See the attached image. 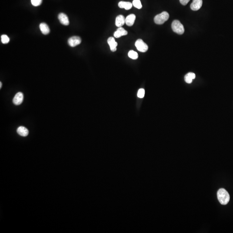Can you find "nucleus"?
<instances>
[{
  "mask_svg": "<svg viewBox=\"0 0 233 233\" xmlns=\"http://www.w3.org/2000/svg\"><path fill=\"white\" fill-rule=\"evenodd\" d=\"M1 41L3 44H7L9 42L10 38L6 35H3L1 36Z\"/></svg>",
  "mask_w": 233,
  "mask_h": 233,
  "instance_id": "6ab92c4d",
  "label": "nucleus"
},
{
  "mask_svg": "<svg viewBox=\"0 0 233 233\" xmlns=\"http://www.w3.org/2000/svg\"><path fill=\"white\" fill-rule=\"evenodd\" d=\"M128 55L129 57H130L131 59H134V60L137 59L138 57V55L137 53L133 50L129 51Z\"/></svg>",
  "mask_w": 233,
  "mask_h": 233,
  "instance_id": "f3484780",
  "label": "nucleus"
},
{
  "mask_svg": "<svg viewBox=\"0 0 233 233\" xmlns=\"http://www.w3.org/2000/svg\"><path fill=\"white\" fill-rule=\"evenodd\" d=\"M136 19V16L135 14H131L128 15L125 19V23L129 27H131L134 23Z\"/></svg>",
  "mask_w": 233,
  "mask_h": 233,
  "instance_id": "f8f14e48",
  "label": "nucleus"
},
{
  "mask_svg": "<svg viewBox=\"0 0 233 233\" xmlns=\"http://www.w3.org/2000/svg\"><path fill=\"white\" fill-rule=\"evenodd\" d=\"M42 1L43 0H31V3L33 6L37 7L41 5Z\"/></svg>",
  "mask_w": 233,
  "mask_h": 233,
  "instance_id": "aec40b11",
  "label": "nucleus"
},
{
  "mask_svg": "<svg viewBox=\"0 0 233 233\" xmlns=\"http://www.w3.org/2000/svg\"><path fill=\"white\" fill-rule=\"evenodd\" d=\"M127 32L125 29L121 27H119L117 31L114 33V36L116 38H119L123 36H126L127 35Z\"/></svg>",
  "mask_w": 233,
  "mask_h": 233,
  "instance_id": "9b49d317",
  "label": "nucleus"
},
{
  "mask_svg": "<svg viewBox=\"0 0 233 233\" xmlns=\"http://www.w3.org/2000/svg\"><path fill=\"white\" fill-rule=\"evenodd\" d=\"M118 6L120 8H125L129 10L132 8L133 3L129 2L120 1L118 3Z\"/></svg>",
  "mask_w": 233,
  "mask_h": 233,
  "instance_id": "ddd939ff",
  "label": "nucleus"
},
{
  "mask_svg": "<svg viewBox=\"0 0 233 233\" xmlns=\"http://www.w3.org/2000/svg\"><path fill=\"white\" fill-rule=\"evenodd\" d=\"M39 28L42 33L44 35L49 34L50 30L48 25L45 22H42L39 25Z\"/></svg>",
  "mask_w": 233,
  "mask_h": 233,
  "instance_id": "4468645a",
  "label": "nucleus"
},
{
  "mask_svg": "<svg viewBox=\"0 0 233 233\" xmlns=\"http://www.w3.org/2000/svg\"><path fill=\"white\" fill-rule=\"evenodd\" d=\"M133 5L139 9H140L142 8V3L140 0H134L133 1Z\"/></svg>",
  "mask_w": 233,
  "mask_h": 233,
  "instance_id": "a211bd4d",
  "label": "nucleus"
},
{
  "mask_svg": "<svg viewBox=\"0 0 233 233\" xmlns=\"http://www.w3.org/2000/svg\"><path fill=\"white\" fill-rule=\"evenodd\" d=\"M1 87H2V83L1 82H0V88H1Z\"/></svg>",
  "mask_w": 233,
  "mask_h": 233,
  "instance_id": "5701e85b",
  "label": "nucleus"
},
{
  "mask_svg": "<svg viewBox=\"0 0 233 233\" xmlns=\"http://www.w3.org/2000/svg\"><path fill=\"white\" fill-rule=\"evenodd\" d=\"M17 133L21 136H27L29 134V130L27 128L24 127L20 126L17 129Z\"/></svg>",
  "mask_w": 233,
  "mask_h": 233,
  "instance_id": "2eb2a0df",
  "label": "nucleus"
},
{
  "mask_svg": "<svg viewBox=\"0 0 233 233\" xmlns=\"http://www.w3.org/2000/svg\"><path fill=\"white\" fill-rule=\"evenodd\" d=\"M173 31L177 34L182 35L184 32V28L183 25L178 20H174L171 24Z\"/></svg>",
  "mask_w": 233,
  "mask_h": 233,
  "instance_id": "7ed1b4c3",
  "label": "nucleus"
},
{
  "mask_svg": "<svg viewBox=\"0 0 233 233\" xmlns=\"http://www.w3.org/2000/svg\"><path fill=\"white\" fill-rule=\"evenodd\" d=\"M169 15L168 12L164 11L156 15L154 18V22L156 24L161 25L169 20Z\"/></svg>",
  "mask_w": 233,
  "mask_h": 233,
  "instance_id": "f03ea898",
  "label": "nucleus"
},
{
  "mask_svg": "<svg viewBox=\"0 0 233 233\" xmlns=\"http://www.w3.org/2000/svg\"><path fill=\"white\" fill-rule=\"evenodd\" d=\"M190 1V0H180V1L182 5H186L188 4Z\"/></svg>",
  "mask_w": 233,
  "mask_h": 233,
  "instance_id": "4be33fe9",
  "label": "nucleus"
},
{
  "mask_svg": "<svg viewBox=\"0 0 233 233\" xmlns=\"http://www.w3.org/2000/svg\"><path fill=\"white\" fill-rule=\"evenodd\" d=\"M23 94L22 92H17V94L15 95L14 98H13V102L14 105L16 106H18V105H20L23 100Z\"/></svg>",
  "mask_w": 233,
  "mask_h": 233,
  "instance_id": "423d86ee",
  "label": "nucleus"
},
{
  "mask_svg": "<svg viewBox=\"0 0 233 233\" xmlns=\"http://www.w3.org/2000/svg\"><path fill=\"white\" fill-rule=\"evenodd\" d=\"M108 43L110 47L111 50L112 52H115L117 50L118 43L116 42L115 38L112 37L109 38L108 39Z\"/></svg>",
  "mask_w": 233,
  "mask_h": 233,
  "instance_id": "1a4fd4ad",
  "label": "nucleus"
},
{
  "mask_svg": "<svg viewBox=\"0 0 233 233\" xmlns=\"http://www.w3.org/2000/svg\"><path fill=\"white\" fill-rule=\"evenodd\" d=\"M217 197L219 202L222 205H226L230 200V195L224 189H220L218 190Z\"/></svg>",
  "mask_w": 233,
  "mask_h": 233,
  "instance_id": "f257e3e1",
  "label": "nucleus"
},
{
  "mask_svg": "<svg viewBox=\"0 0 233 233\" xmlns=\"http://www.w3.org/2000/svg\"><path fill=\"white\" fill-rule=\"evenodd\" d=\"M81 41V39L80 37L74 36L69 38L68 40V45L72 47H74L80 45Z\"/></svg>",
  "mask_w": 233,
  "mask_h": 233,
  "instance_id": "39448f33",
  "label": "nucleus"
},
{
  "mask_svg": "<svg viewBox=\"0 0 233 233\" xmlns=\"http://www.w3.org/2000/svg\"><path fill=\"white\" fill-rule=\"evenodd\" d=\"M58 20L60 21V22L64 26H68L69 24V20L68 17L67 15H66L65 13H60L58 15Z\"/></svg>",
  "mask_w": 233,
  "mask_h": 233,
  "instance_id": "6e6552de",
  "label": "nucleus"
},
{
  "mask_svg": "<svg viewBox=\"0 0 233 233\" xmlns=\"http://www.w3.org/2000/svg\"><path fill=\"white\" fill-rule=\"evenodd\" d=\"M135 45L139 52H145L148 50V46L147 44L141 39H138L136 40Z\"/></svg>",
  "mask_w": 233,
  "mask_h": 233,
  "instance_id": "20e7f679",
  "label": "nucleus"
},
{
  "mask_svg": "<svg viewBox=\"0 0 233 233\" xmlns=\"http://www.w3.org/2000/svg\"><path fill=\"white\" fill-rule=\"evenodd\" d=\"M145 95V90L143 89H140L139 90L137 96L139 98H143Z\"/></svg>",
  "mask_w": 233,
  "mask_h": 233,
  "instance_id": "412c9836",
  "label": "nucleus"
},
{
  "mask_svg": "<svg viewBox=\"0 0 233 233\" xmlns=\"http://www.w3.org/2000/svg\"><path fill=\"white\" fill-rule=\"evenodd\" d=\"M202 4V0H193L190 5L191 9L194 11L199 10L201 8Z\"/></svg>",
  "mask_w": 233,
  "mask_h": 233,
  "instance_id": "0eeeda50",
  "label": "nucleus"
},
{
  "mask_svg": "<svg viewBox=\"0 0 233 233\" xmlns=\"http://www.w3.org/2000/svg\"><path fill=\"white\" fill-rule=\"evenodd\" d=\"M125 23V18L122 15H118L115 20V25L118 27H121Z\"/></svg>",
  "mask_w": 233,
  "mask_h": 233,
  "instance_id": "9d476101",
  "label": "nucleus"
},
{
  "mask_svg": "<svg viewBox=\"0 0 233 233\" xmlns=\"http://www.w3.org/2000/svg\"><path fill=\"white\" fill-rule=\"evenodd\" d=\"M196 75L193 73H189L186 74L184 77V80L187 83L190 84L192 83V80L195 79Z\"/></svg>",
  "mask_w": 233,
  "mask_h": 233,
  "instance_id": "dca6fc26",
  "label": "nucleus"
}]
</instances>
